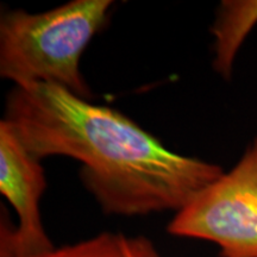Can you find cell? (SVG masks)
Here are the masks:
<instances>
[{
  "label": "cell",
  "mask_w": 257,
  "mask_h": 257,
  "mask_svg": "<svg viewBox=\"0 0 257 257\" xmlns=\"http://www.w3.org/2000/svg\"><path fill=\"white\" fill-rule=\"evenodd\" d=\"M29 257H127L126 236L104 232L81 242Z\"/></svg>",
  "instance_id": "cell-6"
},
{
  "label": "cell",
  "mask_w": 257,
  "mask_h": 257,
  "mask_svg": "<svg viewBox=\"0 0 257 257\" xmlns=\"http://www.w3.org/2000/svg\"><path fill=\"white\" fill-rule=\"evenodd\" d=\"M127 257H159L152 243L143 238H128L126 237Z\"/></svg>",
  "instance_id": "cell-7"
},
{
  "label": "cell",
  "mask_w": 257,
  "mask_h": 257,
  "mask_svg": "<svg viewBox=\"0 0 257 257\" xmlns=\"http://www.w3.org/2000/svg\"><path fill=\"white\" fill-rule=\"evenodd\" d=\"M47 188L42 161L5 119L0 120V192L15 208L18 226L2 225L0 257H29L55 246L44 230L40 201Z\"/></svg>",
  "instance_id": "cell-4"
},
{
  "label": "cell",
  "mask_w": 257,
  "mask_h": 257,
  "mask_svg": "<svg viewBox=\"0 0 257 257\" xmlns=\"http://www.w3.org/2000/svg\"><path fill=\"white\" fill-rule=\"evenodd\" d=\"M167 231L214 243L221 257H257V138L229 172L176 211Z\"/></svg>",
  "instance_id": "cell-3"
},
{
  "label": "cell",
  "mask_w": 257,
  "mask_h": 257,
  "mask_svg": "<svg viewBox=\"0 0 257 257\" xmlns=\"http://www.w3.org/2000/svg\"><path fill=\"white\" fill-rule=\"evenodd\" d=\"M111 0H72L40 14L15 10L0 18V75L29 86L47 83L83 99L92 92L80 62L108 21Z\"/></svg>",
  "instance_id": "cell-2"
},
{
  "label": "cell",
  "mask_w": 257,
  "mask_h": 257,
  "mask_svg": "<svg viewBox=\"0 0 257 257\" xmlns=\"http://www.w3.org/2000/svg\"><path fill=\"white\" fill-rule=\"evenodd\" d=\"M3 119L41 161H79L83 186L113 216L176 212L223 174L220 166L172 152L121 112L59 86H14Z\"/></svg>",
  "instance_id": "cell-1"
},
{
  "label": "cell",
  "mask_w": 257,
  "mask_h": 257,
  "mask_svg": "<svg viewBox=\"0 0 257 257\" xmlns=\"http://www.w3.org/2000/svg\"><path fill=\"white\" fill-rule=\"evenodd\" d=\"M257 24V0H225L212 25L213 68L229 80L239 48Z\"/></svg>",
  "instance_id": "cell-5"
}]
</instances>
